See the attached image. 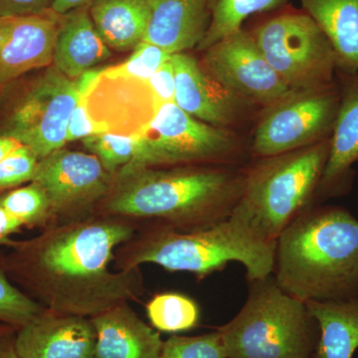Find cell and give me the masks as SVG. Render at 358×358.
I'll list each match as a JSON object with an SVG mask.
<instances>
[{"mask_svg": "<svg viewBox=\"0 0 358 358\" xmlns=\"http://www.w3.org/2000/svg\"><path fill=\"white\" fill-rule=\"evenodd\" d=\"M138 226L95 213L49 224L39 235L11 241L0 256L7 275L47 310L92 317L145 294L141 268L112 271L115 251Z\"/></svg>", "mask_w": 358, "mask_h": 358, "instance_id": "cell-1", "label": "cell"}, {"mask_svg": "<svg viewBox=\"0 0 358 358\" xmlns=\"http://www.w3.org/2000/svg\"><path fill=\"white\" fill-rule=\"evenodd\" d=\"M246 167L128 166L113 176L96 213L179 231L226 220L243 192Z\"/></svg>", "mask_w": 358, "mask_h": 358, "instance_id": "cell-2", "label": "cell"}, {"mask_svg": "<svg viewBox=\"0 0 358 358\" xmlns=\"http://www.w3.org/2000/svg\"><path fill=\"white\" fill-rule=\"evenodd\" d=\"M273 275L303 303L357 294V219L345 207H310L278 237Z\"/></svg>", "mask_w": 358, "mask_h": 358, "instance_id": "cell-3", "label": "cell"}, {"mask_svg": "<svg viewBox=\"0 0 358 358\" xmlns=\"http://www.w3.org/2000/svg\"><path fill=\"white\" fill-rule=\"evenodd\" d=\"M275 249L274 242L266 241L231 214L222 222L194 231L143 224L115 249L113 263L115 271L154 264L169 272L192 273L201 280L237 262L243 265L250 282L273 275Z\"/></svg>", "mask_w": 358, "mask_h": 358, "instance_id": "cell-4", "label": "cell"}, {"mask_svg": "<svg viewBox=\"0 0 358 358\" xmlns=\"http://www.w3.org/2000/svg\"><path fill=\"white\" fill-rule=\"evenodd\" d=\"M329 152V138L310 147L256 159L246 166L243 192L232 214L266 241L315 206Z\"/></svg>", "mask_w": 358, "mask_h": 358, "instance_id": "cell-5", "label": "cell"}, {"mask_svg": "<svg viewBox=\"0 0 358 358\" xmlns=\"http://www.w3.org/2000/svg\"><path fill=\"white\" fill-rule=\"evenodd\" d=\"M249 284L243 307L216 329L227 358H312L319 327L306 303L286 293L273 275Z\"/></svg>", "mask_w": 358, "mask_h": 358, "instance_id": "cell-6", "label": "cell"}, {"mask_svg": "<svg viewBox=\"0 0 358 358\" xmlns=\"http://www.w3.org/2000/svg\"><path fill=\"white\" fill-rule=\"evenodd\" d=\"M250 30L271 67L291 91L336 83L338 61L327 35L301 9L284 6Z\"/></svg>", "mask_w": 358, "mask_h": 358, "instance_id": "cell-7", "label": "cell"}, {"mask_svg": "<svg viewBox=\"0 0 358 358\" xmlns=\"http://www.w3.org/2000/svg\"><path fill=\"white\" fill-rule=\"evenodd\" d=\"M138 138V157L129 166H239L243 152L231 129L199 121L174 102L160 105Z\"/></svg>", "mask_w": 358, "mask_h": 358, "instance_id": "cell-8", "label": "cell"}, {"mask_svg": "<svg viewBox=\"0 0 358 358\" xmlns=\"http://www.w3.org/2000/svg\"><path fill=\"white\" fill-rule=\"evenodd\" d=\"M339 103L338 80L322 88L292 91L263 109L250 147L252 157H275L329 140Z\"/></svg>", "mask_w": 358, "mask_h": 358, "instance_id": "cell-9", "label": "cell"}, {"mask_svg": "<svg viewBox=\"0 0 358 358\" xmlns=\"http://www.w3.org/2000/svg\"><path fill=\"white\" fill-rule=\"evenodd\" d=\"M79 101L74 80L51 66L26 92L0 134L15 138L42 159L67 143L68 122Z\"/></svg>", "mask_w": 358, "mask_h": 358, "instance_id": "cell-10", "label": "cell"}, {"mask_svg": "<svg viewBox=\"0 0 358 358\" xmlns=\"http://www.w3.org/2000/svg\"><path fill=\"white\" fill-rule=\"evenodd\" d=\"M112 178L95 155L62 148L39 160L32 181L46 192L52 223H58L94 215Z\"/></svg>", "mask_w": 358, "mask_h": 358, "instance_id": "cell-11", "label": "cell"}, {"mask_svg": "<svg viewBox=\"0 0 358 358\" xmlns=\"http://www.w3.org/2000/svg\"><path fill=\"white\" fill-rule=\"evenodd\" d=\"M201 67L233 95L266 108L291 93L244 28L231 33L204 50Z\"/></svg>", "mask_w": 358, "mask_h": 358, "instance_id": "cell-12", "label": "cell"}, {"mask_svg": "<svg viewBox=\"0 0 358 358\" xmlns=\"http://www.w3.org/2000/svg\"><path fill=\"white\" fill-rule=\"evenodd\" d=\"M80 99L95 124L96 134L138 136L157 110L148 81L109 74L105 69Z\"/></svg>", "mask_w": 358, "mask_h": 358, "instance_id": "cell-13", "label": "cell"}, {"mask_svg": "<svg viewBox=\"0 0 358 358\" xmlns=\"http://www.w3.org/2000/svg\"><path fill=\"white\" fill-rule=\"evenodd\" d=\"M63 15L0 16V88L26 73L50 67Z\"/></svg>", "mask_w": 358, "mask_h": 358, "instance_id": "cell-14", "label": "cell"}, {"mask_svg": "<svg viewBox=\"0 0 358 358\" xmlns=\"http://www.w3.org/2000/svg\"><path fill=\"white\" fill-rule=\"evenodd\" d=\"M96 343L90 317L47 308L15 333L20 358H95Z\"/></svg>", "mask_w": 358, "mask_h": 358, "instance_id": "cell-15", "label": "cell"}, {"mask_svg": "<svg viewBox=\"0 0 358 358\" xmlns=\"http://www.w3.org/2000/svg\"><path fill=\"white\" fill-rule=\"evenodd\" d=\"M171 62L176 78L174 103L195 119L230 129L252 107L214 81L187 52L173 54Z\"/></svg>", "mask_w": 358, "mask_h": 358, "instance_id": "cell-16", "label": "cell"}, {"mask_svg": "<svg viewBox=\"0 0 358 358\" xmlns=\"http://www.w3.org/2000/svg\"><path fill=\"white\" fill-rule=\"evenodd\" d=\"M338 82L341 103L315 204L350 192L358 162V76L338 72Z\"/></svg>", "mask_w": 358, "mask_h": 358, "instance_id": "cell-17", "label": "cell"}, {"mask_svg": "<svg viewBox=\"0 0 358 358\" xmlns=\"http://www.w3.org/2000/svg\"><path fill=\"white\" fill-rule=\"evenodd\" d=\"M96 334L95 358H159L160 334L121 303L90 317Z\"/></svg>", "mask_w": 358, "mask_h": 358, "instance_id": "cell-18", "label": "cell"}, {"mask_svg": "<svg viewBox=\"0 0 358 358\" xmlns=\"http://www.w3.org/2000/svg\"><path fill=\"white\" fill-rule=\"evenodd\" d=\"M210 0H150L143 41L171 54L199 47L210 21Z\"/></svg>", "mask_w": 358, "mask_h": 358, "instance_id": "cell-19", "label": "cell"}, {"mask_svg": "<svg viewBox=\"0 0 358 358\" xmlns=\"http://www.w3.org/2000/svg\"><path fill=\"white\" fill-rule=\"evenodd\" d=\"M112 56V52L96 32L90 16L89 6L62 16L59 26L53 64L71 80Z\"/></svg>", "mask_w": 358, "mask_h": 358, "instance_id": "cell-20", "label": "cell"}, {"mask_svg": "<svg viewBox=\"0 0 358 358\" xmlns=\"http://www.w3.org/2000/svg\"><path fill=\"white\" fill-rule=\"evenodd\" d=\"M301 10L327 35L338 61V72H358V0H300Z\"/></svg>", "mask_w": 358, "mask_h": 358, "instance_id": "cell-21", "label": "cell"}, {"mask_svg": "<svg viewBox=\"0 0 358 358\" xmlns=\"http://www.w3.org/2000/svg\"><path fill=\"white\" fill-rule=\"evenodd\" d=\"M319 327L312 358H353L358 350V294L336 301L306 303Z\"/></svg>", "mask_w": 358, "mask_h": 358, "instance_id": "cell-22", "label": "cell"}, {"mask_svg": "<svg viewBox=\"0 0 358 358\" xmlns=\"http://www.w3.org/2000/svg\"><path fill=\"white\" fill-rule=\"evenodd\" d=\"M150 0H94L90 16L110 49L134 50L147 34Z\"/></svg>", "mask_w": 358, "mask_h": 358, "instance_id": "cell-23", "label": "cell"}, {"mask_svg": "<svg viewBox=\"0 0 358 358\" xmlns=\"http://www.w3.org/2000/svg\"><path fill=\"white\" fill-rule=\"evenodd\" d=\"M289 0H210V21L197 49L206 50L237 30L255 14L272 13L286 6Z\"/></svg>", "mask_w": 358, "mask_h": 358, "instance_id": "cell-24", "label": "cell"}, {"mask_svg": "<svg viewBox=\"0 0 358 358\" xmlns=\"http://www.w3.org/2000/svg\"><path fill=\"white\" fill-rule=\"evenodd\" d=\"M147 315L154 329L176 334L189 331L199 324L200 308L190 296L166 292L150 299L147 305Z\"/></svg>", "mask_w": 358, "mask_h": 358, "instance_id": "cell-25", "label": "cell"}, {"mask_svg": "<svg viewBox=\"0 0 358 358\" xmlns=\"http://www.w3.org/2000/svg\"><path fill=\"white\" fill-rule=\"evenodd\" d=\"M0 207L23 227L44 229L52 223L50 200L35 181L0 195Z\"/></svg>", "mask_w": 358, "mask_h": 358, "instance_id": "cell-26", "label": "cell"}, {"mask_svg": "<svg viewBox=\"0 0 358 358\" xmlns=\"http://www.w3.org/2000/svg\"><path fill=\"white\" fill-rule=\"evenodd\" d=\"M82 143L112 176L124 167L131 166L138 157V136L100 133L84 138Z\"/></svg>", "mask_w": 358, "mask_h": 358, "instance_id": "cell-27", "label": "cell"}, {"mask_svg": "<svg viewBox=\"0 0 358 358\" xmlns=\"http://www.w3.org/2000/svg\"><path fill=\"white\" fill-rule=\"evenodd\" d=\"M44 308L14 285L0 262V322L18 329Z\"/></svg>", "mask_w": 358, "mask_h": 358, "instance_id": "cell-28", "label": "cell"}, {"mask_svg": "<svg viewBox=\"0 0 358 358\" xmlns=\"http://www.w3.org/2000/svg\"><path fill=\"white\" fill-rule=\"evenodd\" d=\"M159 358H227L217 329L195 336H173L164 341Z\"/></svg>", "mask_w": 358, "mask_h": 358, "instance_id": "cell-29", "label": "cell"}, {"mask_svg": "<svg viewBox=\"0 0 358 358\" xmlns=\"http://www.w3.org/2000/svg\"><path fill=\"white\" fill-rule=\"evenodd\" d=\"M173 54L169 53L157 45L150 42H141L133 53L122 64L106 68L109 74L134 78V79L148 81L162 65L166 64Z\"/></svg>", "mask_w": 358, "mask_h": 358, "instance_id": "cell-30", "label": "cell"}, {"mask_svg": "<svg viewBox=\"0 0 358 358\" xmlns=\"http://www.w3.org/2000/svg\"><path fill=\"white\" fill-rule=\"evenodd\" d=\"M38 157L24 145H20L0 162V195L20 187L34 178Z\"/></svg>", "mask_w": 358, "mask_h": 358, "instance_id": "cell-31", "label": "cell"}, {"mask_svg": "<svg viewBox=\"0 0 358 358\" xmlns=\"http://www.w3.org/2000/svg\"><path fill=\"white\" fill-rule=\"evenodd\" d=\"M150 90L154 94L157 108L162 103L174 102L176 95V78L171 58L155 73L154 76L148 80Z\"/></svg>", "mask_w": 358, "mask_h": 358, "instance_id": "cell-32", "label": "cell"}, {"mask_svg": "<svg viewBox=\"0 0 358 358\" xmlns=\"http://www.w3.org/2000/svg\"><path fill=\"white\" fill-rule=\"evenodd\" d=\"M95 134H96L95 124L92 122L83 101L80 99L68 122L67 143L84 140Z\"/></svg>", "mask_w": 358, "mask_h": 358, "instance_id": "cell-33", "label": "cell"}, {"mask_svg": "<svg viewBox=\"0 0 358 358\" xmlns=\"http://www.w3.org/2000/svg\"><path fill=\"white\" fill-rule=\"evenodd\" d=\"M53 0H0V16L34 15L51 8Z\"/></svg>", "mask_w": 358, "mask_h": 358, "instance_id": "cell-34", "label": "cell"}, {"mask_svg": "<svg viewBox=\"0 0 358 358\" xmlns=\"http://www.w3.org/2000/svg\"><path fill=\"white\" fill-rule=\"evenodd\" d=\"M22 227L20 221L11 217L0 207V246H8L13 241L11 237L20 233Z\"/></svg>", "mask_w": 358, "mask_h": 358, "instance_id": "cell-35", "label": "cell"}, {"mask_svg": "<svg viewBox=\"0 0 358 358\" xmlns=\"http://www.w3.org/2000/svg\"><path fill=\"white\" fill-rule=\"evenodd\" d=\"M93 1L94 0H53L50 9L58 15H65L76 9L91 6Z\"/></svg>", "mask_w": 358, "mask_h": 358, "instance_id": "cell-36", "label": "cell"}, {"mask_svg": "<svg viewBox=\"0 0 358 358\" xmlns=\"http://www.w3.org/2000/svg\"><path fill=\"white\" fill-rule=\"evenodd\" d=\"M103 70V69H94V68L93 69L87 70L83 74L80 75L76 80H74L80 98L86 95L87 92L91 88L92 85L95 83L96 80L100 76Z\"/></svg>", "mask_w": 358, "mask_h": 358, "instance_id": "cell-37", "label": "cell"}, {"mask_svg": "<svg viewBox=\"0 0 358 358\" xmlns=\"http://www.w3.org/2000/svg\"><path fill=\"white\" fill-rule=\"evenodd\" d=\"M15 333L0 338V358H20L15 348Z\"/></svg>", "mask_w": 358, "mask_h": 358, "instance_id": "cell-38", "label": "cell"}, {"mask_svg": "<svg viewBox=\"0 0 358 358\" xmlns=\"http://www.w3.org/2000/svg\"><path fill=\"white\" fill-rule=\"evenodd\" d=\"M20 145V141H16L15 138L0 134V162L6 159L7 155L11 154Z\"/></svg>", "mask_w": 358, "mask_h": 358, "instance_id": "cell-39", "label": "cell"}, {"mask_svg": "<svg viewBox=\"0 0 358 358\" xmlns=\"http://www.w3.org/2000/svg\"><path fill=\"white\" fill-rule=\"evenodd\" d=\"M16 331H17V329H16L15 327L0 322V338L7 336V334L15 333Z\"/></svg>", "mask_w": 358, "mask_h": 358, "instance_id": "cell-40", "label": "cell"}, {"mask_svg": "<svg viewBox=\"0 0 358 358\" xmlns=\"http://www.w3.org/2000/svg\"><path fill=\"white\" fill-rule=\"evenodd\" d=\"M357 76H358V72L357 73Z\"/></svg>", "mask_w": 358, "mask_h": 358, "instance_id": "cell-41", "label": "cell"}]
</instances>
